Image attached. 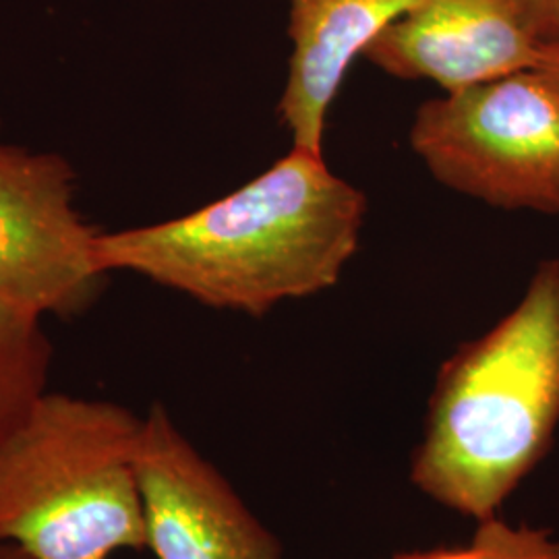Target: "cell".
<instances>
[{
    "instance_id": "277c9868",
    "label": "cell",
    "mask_w": 559,
    "mask_h": 559,
    "mask_svg": "<svg viewBox=\"0 0 559 559\" xmlns=\"http://www.w3.org/2000/svg\"><path fill=\"white\" fill-rule=\"evenodd\" d=\"M408 141L429 175L460 195L559 214V94L537 67L423 102Z\"/></svg>"
},
{
    "instance_id": "5b68a950",
    "label": "cell",
    "mask_w": 559,
    "mask_h": 559,
    "mask_svg": "<svg viewBox=\"0 0 559 559\" xmlns=\"http://www.w3.org/2000/svg\"><path fill=\"white\" fill-rule=\"evenodd\" d=\"M73 180L57 154L0 143V300L38 320L78 316L106 278Z\"/></svg>"
},
{
    "instance_id": "52a82bcc",
    "label": "cell",
    "mask_w": 559,
    "mask_h": 559,
    "mask_svg": "<svg viewBox=\"0 0 559 559\" xmlns=\"http://www.w3.org/2000/svg\"><path fill=\"white\" fill-rule=\"evenodd\" d=\"M540 50L519 0H415L362 59L390 78L454 92L533 69Z\"/></svg>"
},
{
    "instance_id": "7a4b0ae2",
    "label": "cell",
    "mask_w": 559,
    "mask_h": 559,
    "mask_svg": "<svg viewBox=\"0 0 559 559\" xmlns=\"http://www.w3.org/2000/svg\"><path fill=\"white\" fill-rule=\"evenodd\" d=\"M558 425L559 258H549L510 313L441 362L411 480L450 512L493 519Z\"/></svg>"
},
{
    "instance_id": "8fae6325",
    "label": "cell",
    "mask_w": 559,
    "mask_h": 559,
    "mask_svg": "<svg viewBox=\"0 0 559 559\" xmlns=\"http://www.w3.org/2000/svg\"><path fill=\"white\" fill-rule=\"evenodd\" d=\"M533 36L543 44H559V0H519Z\"/></svg>"
},
{
    "instance_id": "9c48e42d",
    "label": "cell",
    "mask_w": 559,
    "mask_h": 559,
    "mask_svg": "<svg viewBox=\"0 0 559 559\" xmlns=\"http://www.w3.org/2000/svg\"><path fill=\"white\" fill-rule=\"evenodd\" d=\"M50 362L52 348L41 320L0 300V441L48 392Z\"/></svg>"
},
{
    "instance_id": "3957f363",
    "label": "cell",
    "mask_w": 559,
    "mask_h": 559,
    "mask_svg": "<svg viewBox=\"0 0 559 559\" xmlns=\"http://www.w3.org/2000/svg\"><path fill=\"white\" fill-rule=\"evenodd\" d=\"M141 420L115 402L44 392L0 441V545L29 559L143 549Z\"/></svg>"
},
{
    "instance_id": "4fadbf2b",
    "label": "cell",
    "mask_w": 559,
    "mask_h": 559,
    "mask_svg": "<svg viewBox=\"0 0 559 559\" xmlns=\"http://www.w3.org/2000/svg\"><path fill=\"white\" fill-rule=\"evenodd\" d=\"M537 69L549 80L559 94V44H547L540 50Z\"/></svg>"
},
{
    "instance_id": "ba28073f",
    "label": "cell",
    "mask_w": 559,
    "mask_h": 559,
    "mask_svg": "<svg viewBox=\"0 0 559 559\" xmlns=\"http://www.w3.org/2000/svg\"><path fill=\"white\" fill-rule=\"evenodd\" d=\"M415 0H288V75L278 102L293 147L323 154L328 112L353 62Z\"/></svg>"
},
{
    "instance_id": "5bb4252c",
    "label": "cell",
    "mask_w": 559,
    "mask_h": 559,
    "mask_svg": "<svg viewBox=\"0 0 559 559\" xmlns=\"http://www.w3.org/2000/svg\"><path fill=\"white\" fill-rule=\"evenodd\" d=\"M0 559H29L17 547L11 545H0Z\"/></svg>"
},
{
    "instance_id": "30bf717a",
    "label": "cell",
    "mask_w": 559,
    "mask_h": 559,
    "mask_svg": "<svg viewBox=\"0 0 559 559\" xmlns=\"http://www.w3.org/2000/svg\"><path fill=\"white\" fill-rule=\"evenodd\" d=\"M471 543L479 559H559V537L554 531L510 524L500 516L477 522Z\"/></svg>"
},
{
    "instance_id": "6da1fadb",
    "label": "cell",
    "mask_w": 559,
    "mask_h": 559,
    "mask_svg": "<svg viewBox=\"0 0 559 559\" xmlns=\"http://www.w3.org/2000/svg\"><path fill=\"white\" fill-rule=\"evenodd\" d=\"M369 212L323 154L290 147L260 177L175 221L98 235L102 270L133 272L212 309L261 318L334 288Z\"/></svg>"
},
{
    "instance_id": "7c38bea8",
    "label": "cell",
    "mask_w": 559,
    "mask_h": 559,
    "mask_svg": "<svg viewBox=\"0 0 559 559\" xmlns=\"http://www.w3.org/2000/svg\"><path fill=\"white\" fill-rule=\"evenodd\" d=\"M390 559H479L473 543L460 545V547H436V549H423V551H408L399 554Z\"/></svg>"
},
{
    "instance_id": "8992f818",
    "label": "cell",
    "mask_w": 559,
    "mask_h": 559,
    "mask_svg": "<svg viewBox=\"0 0 559 559\" xmlns=\"http://www.w3.org/2000/svg\"><path fill=\"white\" fill-rule=\"evenodd\" d=\"M145 547L158 559H284L278 539L156 404L135 454Z\"/></svg>"
}]
</instances>
